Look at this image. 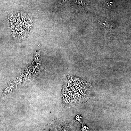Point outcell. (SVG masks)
I'll return each instance as SVG.
<instances>
[{"mask_svg":"<svg viewBox=\"0 0 131 131\" xmlns=\"http://www.w3.org/2000/svg\"><path fill=\"white\" fill-rule=\"evenodd\" d=\"M101 23L103 26L106 27L107 28H110L111 25L107 21L101 20L100 21Z\"/></svg>","mask_w":131,"mask_h":131,"instance_id":"7a4b0ae2","label":"cell"},{"mask_svg":"<svg viewBox=\"0 0 131 131\" xmlns=\"http://www.w3.org/2000/svg\"><path fill=\"white\" fill-rule=\"evenodd\" d=\"M105 6L107 8H109L113 6L114 4L112 0H105L104 2Z\"/></svg>","mask_w":131,"mask_h":131,"instance_id":"6da1fadb","label":"cell"}]
</instances>
